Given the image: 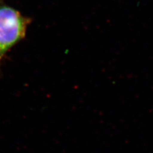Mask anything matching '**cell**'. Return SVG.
I'll use <instances>...</instances> for the list:
<instances>
[{
	"instance_id": "1",
	"label": "cell",
	"mask_w": 153,
	"mask_h": 153,
	"mask_svg": "<svg viewBox=\"0 0 153 153\" xmlns=\"http://www.w3.org/2000/svg\"><path fill=\"white\" fill-rule=\"evenodd\" d=\"M30 21L15 8L0 5V61L25 38Z\"/></svg>"
}]
</instances>
